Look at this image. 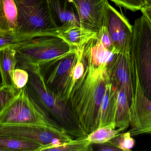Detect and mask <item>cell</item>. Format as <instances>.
I'll use <instances>...</instances> for the list:
<instances>
[{"mask_svg":"<svg viewBox=\"0 0 151 151\" xmlns=\"http://www.w3.org/2000/svg\"><path fill=\"white\" fill-rule=\"evenodd\" d=\"M82 54L85 71L76 83L67 103L87 136L99 127L101 104L106 85L111 79L108 66L95 64Z\"/></svg>","mask_w":151,"mask_h":151,"instance_id":"1","label":"cell"},{"mask_svg":"<svg viewBox=\"0 0 151 151\" xmlns=\"http://www.w3.org/2000/svg\"><path fill=\"white\" fill-rule=\"evenodd\" d=\"M24 69L29 73L25 88L29 97L46 110L71 136L77 139L86 137L70 106L46 84L39 67L28 66Z\"/></svg>","mask_w":151,"mask_h":151,"instance_id":"2","label":"cell"},{"mask_svg":"<svg viewBox=\"0 0 151 151\" xmlns=\"http://www.w3.org/2000/svg\"><path fill=\"white\" fill-rule=\"evenodd\" d=\"M17 64L16 68L41 66L67 54L78 51L57 33H45L28 36L22 44L14 48Z\"/></svg>","mask_w":151,"mask_h":151,"instance_id":"3","label":"cell"},{"mask_svg":"<svg viewBox=\"0 0 151 151\" xmlns=\"http://www.w3.org/2000/svg\"><path fill=\"white\" fill-rule=\"evenodd\" d=\"M129 54L136 64L143 92L151 101V25L143 14L133 25Z\"/></svg>","mask_w":151,"mask_h":151,"instance_id":"4","label":"cell"},{"mask_svg":"<svg viewBox=\"0 0 151 151\" xmlns=\"http://www.w3.org/2000/svg\"><path fill=\"white\" fill-rule=\"evenodd\" d=\"M17 9V34L29 36L45 33H57L48 0H15Z\"/></svg>","mask_w":151,"mask_h":151,"instance_id":"5","label":"cell"},{"mask_svg":"<svg viewBox=\"0 0 151 151\" xmlns=\"http://www.w3.org/2000/svg\"><path fill=\"white\" fill-rule=\"evenodd\" d=\"M35 124L59 125L46 110L29 97L25 87L19 90L0 114V126Z\"/></svg>","mask_w":151,"mask_h":151,"instance_id":"6","label":"cell"},{"mask_svg":"<svg viewBox=\"0 0 151 151\" xmlns=\"http://www.w3.org/2000/svg\"><path fill=\"white\" fill-rule=\"evenodd\" d=\"M0 134L36 143L42 146L41 151L74 140L61 126L49 124L0 126Z\"/></svg>","mask_w":151,"mask_h":151,"instance_id":"7","label":"cell"},{"mask_svg":"<svg viewBox=\"0 0 151 151\" xmlns=\"http://www.w3.org/2000/svg\"><path fill=\"white\" fill-rule=\"evenodd\" d=\"M131 98L129 102L131 136L142 135L151 136V101L144 94L136 68L130 72Z\"/></svg>","mask_w":151,"mask_h":151,"instance_id":"8","label":"cell"},{"mask_svg":"<svg viewBox=\"0 0 151 151\" xmlns=\"http://www.w3.org/2000/svg\"><path fill=\"white\" fill-rule=\"evenodd\" d=\"M103 25L106 27L115 53H129L133 36V26L124 15L109 2L104 15Z\"/></svg>","mask_w":151,"mask_h":151,"instance_id":"9","label":"cell"},{"mask_svg":"<svg viewBox=\"0 0 151 151\" xmlns=\"http://www.w3.org/2000/svg\"><path fill=\"white\" fill-rule=\"evenodd\" d=\"M81 27L97 33L103 25L108 0H73Z\"/></svg>","mask_w":151,"mask_h":151,"instance_id":"10","label":"cell"},{"mask_svg":"<svg viewBox=\"0 0 151 151\" xmlns=\"http://www.w3.org/2000/svg\"><path fill=\"white\" fill-rule=\"evenodd\" d=\"M50 15L58 33L80 26V18L73 0H48Z\"/></svg>","mask_w":151,"mask_h":151,"instance_id":"11","label":"cell"},{"mask_svg":"<svg viewBox=\"0 0 151 151\" xmlns=\"http://www.w3.org/2000/svg\"><path fill=\"white\" fill-rule=\"evenodd\" d=\"M129 52L115 53L113 59L108 65L111 81L118 88L126 93L129 102L131 98V79L129 73Z\"/></svg>","mask_w":151,"mask_h":151,"instance_id":"12","label":"cell"},{"mask_svg":"<svg viewBox=\"0 0 151 151\" xmlns=\"http://www.w3.org/2000/svg\"><path fill=\"white\" fill-rule=\"evenodd\" d=\"M117 96V88L110 81L106 85L101 104L99 128L114 124Z\"/></svg>","mask_w":151,"mask_h":151,"instance_id":"13","label":"cell"},{"mask_svg":"<svg viewBox=\"0 0 151 151\" xmlns=\"http://www.w3.org/2000/svg\"><path fill=\"white\" fill-rule=\"evenodd\" d=\"M17 18L15 0H0V33L17 34Z\"/></svg>","mask_w":151,"mask_h":151,"instance_id":"14","label":"cell"},{"mask_svg":"<svg viewBox=\"0 0 151 151\" xmlns=\"http://www.w3.org/2000/svg\"><path fill=\"white\" fill-rule=\"evenodd\" d=\"M14 48L8 47L0 49V72L2 78V87L14 88L12 78L17 64Z\"/></svg>","mask_w":151,"mask_h":151,"instance_id":"15","label":"cell"},{"mask_svg":"<svg viewBox=\"0 0 151 151\" xmlns=\"http://www.w3.org/2000/svg\"><path fill=\"white\" fill-rule=\"evenodd\" d=\"M114 123L116 128L123 131L130 126L129 102L125 92L118 88Z\"/></svg>","mask_w":151,"mask_h":151,"instance_id":"16","label":"cell"},{"mask_svg":"<svg viewBox=\"0 0 151 151\" xmlns=\"http://www.w3.org/2000/svg\"><path fill=\"white\" fill-rule=\"evenodd\" d=\"M97 33L80 26H75L58 33V35L71 46L81 48Z\"/></svg>","mask_w":151,"mask_h":151,"instance_id":"17","label":"cell"},{"mask_svg":"<svg viewBox=\"0 0 151 151\" xmlns=\"http://www.w3.org/2000/svg\"><path fill=\"white\" fill-rule=\"evenodd\" d=\"M42 147L34 142L0 134L1 151H40Z\"/></svg>","mask_w":151,"mask_h":151,"instance_id":"18","label":"cell"},{"mask_svg":"<svg viewBox=\"0 0 151 151\" xmlns=\"http://www.w3.org/2000/svg\"><path fill=\"white\" fill-rule=\"evenodd\" d=\"M122 129H117L114 124L98 128L85 137L91 144L105 143L122 132Z\"/></svg>","mask_w":151,"mask_h":151,"instance_id":"19","label":"cell"},{"mask_svg":"<svg viewBox=\"0 0 151 151\" xmlns=\"http://www.w3.org/2000/svg\"><path fill=\"white\" fill-rule=\"evenodd\" d=\"M91 143L85 138L77 139L72 142H65L60 146L52 148L49 151H90L93 150Z\"/></svg>","mask_w":151,"mask_h":151,"instance_id":"20","label":"cell"},{"mask_svg":"<svg viewBox=\"0 0 151 151\" xmlns=\"http://www.w3.org/2000/svg\"><path fill=\"white\" fill-rule=\"evenodd\" d=\"M106 143L117 147L121 151H129L134 148L135 142L130 133L127 131L123 134H119Z\"/></svg>","mask_w":151,"mask_h":151,"instance_id":"21","label":"cell"},{"mask_svg":"<svg viewBox=\"0 0 151 151\" xmlns=\"http://www.w3.org/2000/svg\"><path fill=\"white\" fill-rule=\"evenodd\" d=\"M28 37L20 36L16 34L0 33V49L6 47H16L19 46Z\"/></svg>","mask_w":151,"mask_h":151,"instance_id":"22","label":"cell"},{"mask_svg":"<svg viewBox=\"0 0 151 151\" xmlns=\"http://www.w3.org/2000/svg\"><path fill=\"white\" fill-rule=\"evenodd\" d=\"M19 90L13 87H3L0 89V114L14 98Z\"/></svg>","mask_w":151,"mask_h":151,"instance_id":"23","label":"cell"},{"mask_svg":"<svg viewBox=\"0 0 151 151\" xmlns=\"http://www.w3.org/2000/svg\"><path fill=\"white\" fill-rule=\"evenodd\" d=\"M29 73L26 70L16 68L12 75V80L14 88L17 90L24 88L29 80Z\"/></svg>","mask_w":151,"mask_h":151,"instance_id":"24","label":"cell"},{"mask_svg":"<svg viewBox=\"0 0 151 151\" xmlns=\"http://www.w3.org/2000/svg\"><path fill=\"white\" fill-rule=\"evenodd\" d=\"M115 4L132 12L141 10L144 7L142 0H111Z\"/></svg>","mask_w":151,"mask_h":151,"instance_id":"25","label":"cell"},{"mask_svg":"<svg viewBox=\"0 0 151 151\" xmlns=\"http://www.w3.org/2000/svg\"><path fill=\"white\" fill-rule=\"evenodd\" d=\"M96 38L105 47L113 51H114L113 44L110 35L107 31L106 27L103 25L99 31L97 33Z\"/></svg>","mask_w":151,"mask_h":151,"instance_id":"26","label":"cell"},{"mask_svg":"<svg viewBox=\"0 0 151 151\" xmlns=\"http://www.w3.org/2000/svg\"><path fill=\"white\" fill-rule=\"evenodd\" d=\"M98 146V150L99 151H121L119 149H118L115 146H112L109 144L107 143L101 144Z\"/></svg>","mask_w":151,"mask_h":151,"instance_id":"27","label":"cell"},{"mask_svg":"<svg viewBox=\"0 0 151 151\" xmlns=\"http://www.w3.org/2000/svg\"><path fill=\"white\" fill-rule=\"evenodd\" d=\"M141 11L142 14L144 15L148 19L151 25V5L144 7Z\"/></svg>","mask_w":151,"mask_h":151,"instance_id":"28","label":"cell"},{"mask_svg":"<svg viewBox=\"0 0 151 151\" xmlns=\"http://www.w3.org/2000/svg\"><path fill=\"white\" fill-rule=\"evenodd\" d=\"M142 1L144 4V7L151 5V0H142Z\"/></svg>","mask_w":151,"mask_h":151,"instance_id":"29","label":"cell"},{"mask_svg":"<svg viewBox=\"0 0 151 151\" xmlns=\"http://www.w3.org/2000/svg\"><path fill=\"white\" fill-rule=\"evenodd\" d=\"M2 87V78L1 76V72H0V89Z\"/></svg>","mask_w":151,"mask_h":151,"instance_id":"30","label":"cell"},{"mask_svg":"<svg viewBox=\"0 0 151 151\" xmlns=\"http://www.w3.org/2000/svg\"><path fill=\"white\" fill-rule=\"evenodd\" d=\"M0 151H1V150H0Z\"/></svg>","mask_w":151,"mask_h":151,"instance_id":"31","label":"cell"},{"mask_svg":"<svg viewBox=\"0 0 151 151\" xmlns=\"http://www.w3.org/2000/svg\"></svg>","mask_w":151,"mask_h":151,"instance_id":"32","label":"cell"}]
</instances>
